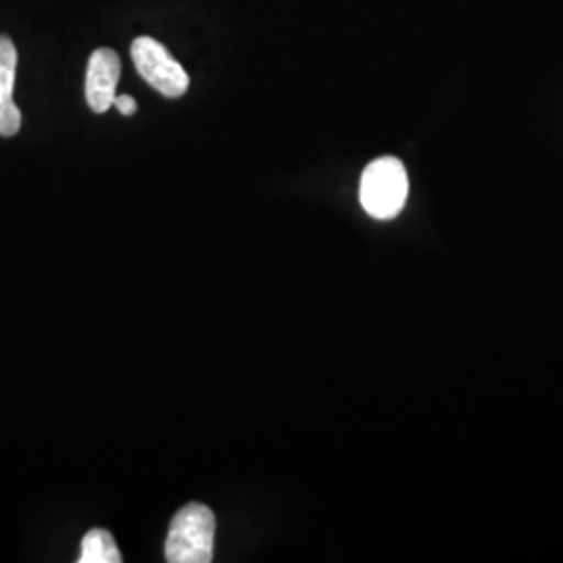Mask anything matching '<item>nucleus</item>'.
Wrapping results in <instances>:
<instances>
[{
	"mask_svg": "<svg viewBox=\"0 0 563 563\" xmlns=\"http://www.w3.org/2000/svg\"><path fill=\"white\" fill-rule=\"evenodd\" d=\"M132 60L142 78L165 99H180L190 86V78L184 67L155 38L141 36L132 42Z\"/></svg>",
	"mask_w": 563,
	"mask_h": 563,
	"instance_id": "3",
	"label": "nucleus"
},
{
	"mask_svg": "<svg viewBox=\"0 0 563 563\" xmlns=\"http://www.w3.org/2000/svg\"><path fill=\"white\" fill-rule=\"evenodd\" d=\"M113 107H118V111H120L121 115H125V118H132V115L139 111V104H136V101H134L132 97H128V95L115 97Z\"/></svg>",
	"mask_w": 563,
	"mask_h": 563,
	"instance_id": "7",
	"label": "nucleus"
},
{
	"mask_svg": "<svg viewBox=\"0 0 563 563\" xmlns=\"http://www.w3.org/2000/svg\"><path fill=\"white\" fill-rule=\"evenodd\" d=\"M120 549L115 544V539L111 537V532L95 528L90 530L84 541H81L80 558L78 563H121Z\"/></svg>",
	"mask_w": 563,
	"mask_h": 563,
	"instance_id": "6",
	"label": "nucleus"
},
{
	"mask_svg": "<svg viewBox=\"0 0 563 563\" xmlns=\"http://www.w3.org/2000/svg\"><path fill=\"white\" fill-rule=\"evenodd\" d=\"M216 516L202 504L181 507L172 520L165 541V560L169 563L213 562Z\"/></svg>",
	"mask_w": 563,
	"mask_h": 563,
	"instance_id": "1",
	"label": "nucleus"
},
{
	"mask_svg": "<svg viewBox=\"0 0 563 563\" xmlns=\"http://www.w3.org/2000/svg\"><path fill=\"white\" fill-rule=\"evenodd\" d=\"M121 59L113 48H97L88 59L86 101L95 113H104L115 101L120 84Z\"/></svg>",
	"mask_w": 563,
	"mask_h": 563,
	"instance_id": "4",
	"label": "nucleus"
},
{
	"mask_svg": "<svg viewBox=\"0 0 563 563\" xmlns=\"http://www.w3.org/2000/svg\"><path fill=\"white\" fill-rule=\"evenodd\" d=\"M409 195L407 172L397 157H380L369 163L360 184V201L369 218L393 220L405 207Z\"/></svg>",
	"mask_w": 563,
	"mask_h": 563,
	"instance_id": "2",
	"label": "nucleus"
},
{
	"mask_svg": "<svg viewBox=\"0 0 563 563\" xmlns=\"http://www.w3.org/2000/svg\"><path fill=\"white\" fill-rule=\"evenodd\" d=\"M18 74V48L9 36H0V136L11 139L20 132L21 111L13 102Z\"/></svg>",
	"mask_w": 563,
	"mask_h": 563,
	"instance_id": "5",
	"label": "nucleus"
}]
</instances>
